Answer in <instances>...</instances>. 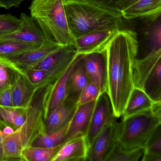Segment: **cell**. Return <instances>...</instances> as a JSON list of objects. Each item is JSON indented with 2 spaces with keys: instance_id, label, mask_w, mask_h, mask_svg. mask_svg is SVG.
Wrapping results in <instances>:
<instances>
[{
  "instance_id": "6da1fadb",
  "label": "cell",
  "mask_w": 161,
  "mask_h": 161,
  "mask_svg": "<svg viewBox=\"0 0 161 161\" xmlns=\"http://www.w3.org/2000/svg\"><path fill=\"white\" fill-rule=\"evenodd\" d=\"M137 34L120 30L106 45L109 95L117 118L122 116L128 98L134 86L132 66L137 54Z\"/></svg>"
},
{
  "instance_id": "7a4b0ae2",
  "label": "cell",
  "mask_w": 161,
  "mask_h": 161,
  "mask_svg": "<svg viewBox=\"0 0 161 161\" xmlns=\"http://www.w3.org/2000/svg\"><path fill=\"white\" fill-rule=\"evenodd\" d=\"M65 12L74 39L86 34L105 29L121 30L120 13L79 0H65Z\"/></svg>"
},
{
  "instance_id": "3957f363",
  "label": "cell",
  "mask_w": 161,
  "mask_h": 161,
  "mask_svg": "<svg viewBox=\"0 0 161 161\" xmlns=\"http://www.w3.org/2000/svg\"><path fill=\"white\" fill-rule=\"evenodd\" d=\"M64 1L32 0L29 9L48 41L60 46H74L65 12Z\"/></svg>"
},
{
  "instance_id": "277c9868",
  "label": "cell",
  "mask_w": 161,
  "mask_h": 161,
  "mask_svg": "<svg viewBox=\"0 0 161 161\" xmlns=\"http://www.w3.org/2000/svg\"><path fill=\"white\" fill-rule=\"evenodd\" d=\"M161 124V114L152 108L137 113L119 122L117 141L123 148H145L153 132Z\"/></svg>"
},
{
  "instance_id": "5b68a950",
  "label": "cell",
  "mask_w": 161,
  "mask_h": 161,
  "mask_svg": "<svg viewBox=\"0 0 161 161\" xmlns=\"http://www.w3.org/2000/svg\"><path fill=\"white\" fill-rule=\"evenodd\" d=\"M140 19V38L144 44L138 45L134 62L161 51V13Z\"/></svg>"
},
{
  "instance_id": "8992f818",
  "label": "cell",
  "mask_w": 161,
  "mask_h": 161,
  "mask_svg": "<svg viewBox=\"0 0 161 161\" xmlns=\"http://www.w3.org/2000/svg\"><path fill=\"white\" fill-rule=\"evenodd\" d=\"M78 54L74 46H62L29 69H34L47 71L51 84L63 75Z\"/></svg>"
},
{
  "instance_id": "52a82bcc",
  "label": "cell",
  "mask_w": 161,
  "mask_h": 161,
  "mask_svg": "<svg viewBox=\"0 0 161 161\" xmlns=\"http://www.w3.org/2000/svg\"><path fill=\"white\" fill-rule=\"evenodd\" d=\"M116 119L108 93L106 91L100 93L96 100L86 135L88 147L98 134L105 126L116 120Z\"/></svg>"
},
{
  "instance_id": "ba28073f",
  "label": "cell",
  "mask_w": 161,
  "mask_h": 161,
  "mask_svg": "<svg viewBox=\"0 0 161 161\" xmlns=\"http://www.w3.org/2000/svg\"><path fill=\"white\" fill-rule=\"evenodd\" d=\"M117 119L105 126L88 147L86 161H106L117 141Z\"/></svg>"
},
{
  "instance_id": "9c48e42d",
  "label": "cell",
  "mask_w": 161,
  "mask_h": 161,
  "mask_svg": "<svg viewBox=\"0 0 161 161\" xmlns=\"http://www.w3.org/2000/svg\"><path fill=\"white\" fill-rule=\"evenodd\" d=\"M85 67L89 80L97 87L100 93L106 91L107 60L106 48L83 54Z\"/></svg>"
},
{
  "instance_id": "30bf717a",
  "label": "cell",
  "mask_w": 161,
  "mask_h": 161,
  "mask_svg": "<svg viewBox=\"0 0 161 161\" xmlns=\"http://www.w3.org/2000/svg\"><path fill=\"white\" fill-rule=\"evenodd\" d=\"M120 30H97L75 38V47L78 54H85L105 48L109 41Z\"/></svg>"
},
{
  "instance_id": "8fae6325",
  "label": "cell",
  "mask_w": 161,
  "mask_h": 161,
  "mask_svg": "<svg viewBox=\"0 0 161 161\" xmlns=\"http://www.w3.org/2000/svg\"><path fill=\"white\" fill-rule=\"evenodd\" d=\"M19 18L21 19V24L19 29L13 33L0 37V40H16L39 45L49 41L36 21L31 16L22 13Z\"/></svg>"
},
{
  "instance_id": "7c38bea8",
  "label": "cell",
  "mask_w": 161,
  "mask_h": 161,
  "mask_svg": "<svg viewBox=\"0 0 161 161\" xmlns=\"http://www.w3.org/2000/svg\"><path fill=\"white\" fill-rule=\"evenodd\" d=\"M77 102L67 97L59 105L52 110L45 120L46 132L59 130L69 123L77 109Z\"/></svg>"
},
{
  "instance_id": "4fadbf2b",
  "label": "cell",
  "mask_w": 161,
  "mask_h": 161,
  "mask_svg": "<svg viewBox=\"0 0 161 161\" xmlns=\"http://www.w3.org/2000/svg\"><path fill=\"white\" fill-rule=\"evenodd\" d=\"M96 102L78 105L69 121L65 142L76 137L86 135Z\"/></svg>"
},
{
  "instance_id": "5bb4252c",
  "label": "cell",
  "mask_w": 161,
  "mask_h": 161,
  "mask_svg": "<svg viewBox=\"0 0 161 161\" xmlns=\"http://www.w3.org/2000/svg\"><path fill=\"white\" fill-rule=\"evenodd\" d=\"M61 47L62 46L53 42L47 41L37 48L6 59L10 60L24 72L43 61L47 56Z\"/></svg>"
},
{
  "instance_id": "9a60e30c",
  "label": "cell",
  "mask_w": 161,
  "mask_h": 161,
  "mask_svg": "<svg viewBox=\"0 0 161 161\" xmlns=\"http://www.w3.org/2000/svg\"><path fill=\"white\" fill-rule=\"evenodd\" d=\"M88 145L86 136L65 142L51 161H86Z\"/></svg>"
},
{
  "instance_id": "2e32d148",
  "label": "cell",
  "mask_w": 161,
  "mask_h": 161,
  "mask_svg": "<svg viewBox=\"0 0 161 161\" xmlns=\"http://www.w3.org/2000/svg\"><path fill=\"white\" fill-rule=\"evenodd\" d=\"M89 80L86 74L83 54H78L69 74L68 80V97L78 101L80 95Z\"/></svg>"
},
{
  "instance_id": "e0dca14e",
  "label": "cell",
  "mask_w": 161,
  "mask_h": 161,
  "mask_svg": "<svg viewBox=\"0 0 161 161\" xmlns=\"http://www.w3.org/2000/svg\"><path fill=\"white\" fill-rule=\"evenodd\" d=\"M36 92L25 75L16 73L12 86L13 106L29 108Z\"/></svg>"
},
{
  "instance_id": "ac0fdd59",
  "label": "cell",
  "mask_w": 161,
  "mask_h": 161,
  "mask_svg": "<svg viewBox=\"0 0 161 161\" xmlns=\"http://www.w3.org/2000/svg\"><path fill=\"white\" fill-rule=\"evenodd\" d=\"M120 13L127 20L157 14L161 13V0H138Z\"/></svg>"
},
{
  "instance_id": "d6986e66",
  "label": "cell",
  "mask_w": 161,
  "mask_h": 161,
  "mask_svg": "<svg viewBox=\"0 0 161 161\" xmlns=\"http://www.w3.org/2000/svg\"><path fill=\"white\" fill-rule=\"evenodd\" d=\"M154 103L142 89L134 87L126 103L122 118L151 109Z\"/></svg>"
},
{
  "instance_id": "ffe728a7",
  "label": "cell",
  "mask_w": 161,
  "mask_h": 161,
  "mask_svg": "<svg viewBox=\"0 0 161 161\" xmlns=\"http://www.w3.org/2000/svg\"><path fill=\"white\" fill-rule=\"evenodd\" d=\"M160 59H161V51L134 62L132 66V76L135 87L142 89L145 79Z\"/></svg>"
},
{
  "instance_id": "44dd1931",
  "label": "cell",
  "mask_w": 161,
  "mask_h": 161,
  "mask_svg": "<svg viewBox=\"0 0 161 161\" xmlns=\"http://www.w3.org/2000/svg\"><path fill=\"white\" fill-rule=\"evenodd\" d=\"M142 89L154 102H161V59L145 79Z\"/></svg>"
},
{
  "instance_id": "7402d4cb",
  "label": "cell",
  "mask_w": 161,
  "mask_h": 161,
  "mask_svg": "<svg viewBox=\"0 0 161 161\" xmlns=\"http://www.w3.org/2000/svg\"><path fill=\"white\" fill-rule=\"evenodd\" d=\"M3 161L21 160L23 150L21 137L17 129L3 140Z\"/></svg>"
},
{
  "instance_id": "603a6c76",
  "label": "cell",
  "mask_w": 161,
  "mask_h": 161,
  "mask_svg": "<svg viewBox=\"0 0 161 161\" xmlns=\"http://www.w3.org/2000/svg\"><path fill=\"white\" fill-rule=\"evenodd\" d=\"M41 45L16 40H0V57L12 58L37 48Z\"/></svg>"
},
{
  "instance_id": "cb8c5ba5",
  "label": "cell",
  "mask_w": 161,
  "mask_h": 161,
  "mask_svg": "<svg viewBox=\"0 0 161 161\" xmlns=\"http://www.w3.org/2000/svg\"><path fill=\"white\" fill-rule=\"evenodd\" d=\"M64 144L51 147L32 146L27 147L22 151L21 161H51Z\"/></svg>"
},
{
  "instance_id": "d4e9b609",
  "label": "cell",
  "mask_w": 161,
  "mask_h": 161,
  "mask_svg": "<svg viewBox=\"0 0 161 161\" xmlns=\"http://www.w3.org/2000/svg\"><path fill=\"white\" fill-rule=\"evenodd\" d=\"M69 123L57 130L42 134L35 139L31 146L51 147L64 143Z\"/></svg>"
},
{
  "instance_id": "484cf974",
  "label": "cell",
  "mask_w": 161,
  "mask_h": 161,
  "mask_svg": "<svg viewBox=\"0 0 161 161\" xmlns=\"http://www.w3.org/2000/svg\"><path fill=\"white\" fill-rule=\"evenodd\" d=\"M28 109L14 106L6 107L0 104V119L17 129L25 122Z\"/></svg>"
},
{
  "instance_id": "4316f807",
  "label": "cell",
  "mask_w": 161,
  "mask_h": 161,
  "mask_svg": "<svg viewBox=\"0 0 161 161\" xmlns=\"http://www.w3.org/2000/svg\"><path fill=\"white\" fill-rule=\"evenodd\" d=\"M144 148L126 150L116 141L106 161H138L141 160Z\"/></svg>"
},
{
  "instance_id": "83f0119b",
  "label": "cell",
  "mask_w": 161,
  "mask_h": 161,
  "mask_svg": "<svg viewBox=\"0 0 161 161\" xmlns=\"http://www.w3.org/2000/svg\"><path fill=\"white\" fill-rule=\"evenodd\" d=\"M16 73L24 72L10 60L0 57V90L13 85Z\"/></svg>"
},
{
  "instance_id": "f1b7e54d",
  "label": "cell",
  "mask_w": 161,
  "mask_h": 161,
  "mask_svg": "<svg viewBox=\"0 0 161 161\" xmlns=\"http://www.w3.org/2000/svg\"><path fill=\"white\" fill-rule=\"evenodd\" d=\"M21 24L20 18L10 14H0V37L16 31Z\"/></svg>"
},
{
  "instance_id": "f546056e",
  "label": "cell",
  "mask_w": 161,
  "mask_h": 161,
  "mask_svg": "<svg viewBox=\"0 0 161 161\" xmlns=\"http://www.w3.org/2000/svg\"><path fill=\"white\" fill-rule=\"evenodd\" d=\"M144 153L161 155V124L156 127L149 137Z\"/></svg>"
},
{
  "instance_id": "4dcf8cb0",
  "label": "cell",
  "mask_w": 161,
  "mask_h": 161,
  "mask_svg": "<svg viewBox=\"0 0 161 161\" xmlns=\"http://www.w3.org/2000/svg\"><path fill=\"white\" fill-rule=\"evenodd\" d=\"M100 94L99 90L96 85L89 80L84 89L80 95L77 104H85L97 100Z\"/></svg>"
},
{
  "instance_id": "1f68e13d",
  "label": "cell",
  "mask_w": 161,
  "mask_h": 161,
  "mask_svg": "<svg viewBox=\"0 0 161 161\" xmlns=\"http://www.w3.org/2000/svg\"><path fill=\"white\" fill-rule=\"evenodd\" d=\"M79 1L88 3L104 9L114 11V12H118L117 9L116 4L119 0H79Z\"/></svg>"
},
{
  "instance_id": "d6a6232c",
  "label": "cell",
  "mask_w": 161,
  "mask_h": 161,
  "mask_svg": "<svg viewBox=\"0 0 161 161\" xmlns=\"http://www.w3.org/2000/svg\"><path fill=\"white\" fill-rule=\"evenodd\" d=\"M12 86L13 85L0 90V104L6 107L13 106L12 101Z\"/></svg>"
},
{
  "instance_id": "836d02e7",
  "label": "cell",
  "mask_w": 161,
  "mask_h": 161,
  "mask_svg": "<svg viewBox=\"0 0 161 161\" xmlns=\"http://www.w3.org/2000/svg\"><path fill=\"white\" fill-rule=\"evenodd\" d=\"M24 0H0V7L9 10L13 7H18Z\"/></svg>"
},
{
  "instance_id": "e575fe53",
  "label": "cell",
  "mask_w": 161,
  "mask_h": 161,
  "mask_svg": "<svg viewBox=\"0 0 161 161\" xmlns=\"http://www.w3.org/2000/svg\"><path fill=\"white\" fill-rule=\"evenodd\" d=\"M138 0H119L116 4L117 9L119 13L131 5Z\"/></svg>"
},
{
  "instance_id": "d590c367",
  "label": "cell",
  "mask_w": 161,
  "mask_h": 161,
  "mask_svg": "<svg viewBox=\"0 0 161 161\" xmlns=\"http://www.w3.org/2000/svg\"><path fill=\"white\" fill-rule=\"evenodd\" d=\"M141 161H161V155H153L144 153Z\"/></svg>"
},
{
  "instance_id": "8d00e7d4",
  "label": "cell",
  "mask_w": 161,
  "mask_h": 161,
  "mask_svg": "<svg viewBox=\"0 0 161 161\" xmlns=\"http://www.w3.org/2000/svg\"><path fill=\"white\" fill-rule=\"evenodd\" d=\"M4 136L0 130V161H3V140Z\"/></svg>"
}]
</instances>
